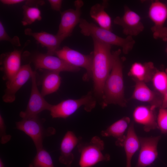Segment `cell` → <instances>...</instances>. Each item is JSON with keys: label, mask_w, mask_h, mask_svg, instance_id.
<instances>
[{"label": "cell", "mask_w": 167, "mask_h": 167, "mask_svg": "<svg viewBox=\"0 0 167 167\" xmlns=\"http://www.w3.org/2000/svg\"><path fill=\"white\" fill-rule=\"evenodd\" d=\"M112 52V68L105 82L102 96L101 105L103 109L111 104L124 107L127 103L124 96L122 63L120 57L121 50L118 49Z\"/></svg>", "instance_id": "1"}, {"label": "cell", "mask_w": 167, "mask_h": 167, "mask_svg": "<svg viewBox=\"0 0 167 167\" xmlns=\"http://www.w3.org/2000/svg\"><path fill=\"white\" fill-rule=\"evenodd\" d=\"M93 42L92 78L95 94L102 97L104 85L111 71L113 55L111 45L95 38Z\"/></svg>", "instance_id": "2"}, {"label": "cell", "mask_w": 167, "mask_h": 167, "mask_svg": "<svg viewBox=\"0 0 167 167\" xmlns=\"http://www.w3.org/2000/svg\"><path fill=\"white\" fill-rule=\"evenodd\" d=\"M79 27L82 34L85 36H91L104 43L121 47L123 52L127 54L132 49L135 41L131 36L126 38L121 37L111 31L98 26L95 24L88 22L81 18Z\"/></svg>", "instance_id": "3"}, {"label": "cell", "mask_w": 167, "mask_h": 167, "mask_svg": "<svg viewBox=\"0 0 167 167\" xmlns=\"http://www.w3.org/2000/svg\"><path fill=\"white\" fill-rule=\"evenodd\" d=\"M77 147L80 154V167H92L100 162L110 160L109 154L103 153L104 143L98 136L93 137L88 142H80Z\"/></svg>", "instance_id": "4"}, {"label": "cell", "mask_w": 167, "mask_h": 167, "mask_svg": "<svg viewBox=\"0 0 167 167\" xmlns=\"http://www.w3.org/2000/svg\"><path fill=\"white\" fill-rule=\"evenodd\" d=\"M96 101L91 92L77 99H69L55 105H51L49 111L53 118L66 119L75 113L80 107L90 112L96 105Z\"/></svg>", "instance_id": "5"}, {"label": "cell", "mask_w": 167, "mask_h": 167, "mask_svg": "<svg viewBox=\"0 0 167 167\" xmlns=\"http://www.w3.org/2000/svg\"><path fill=\"white\" fill-rule=\"evenodd\" d=\"M45 121L38 116L26 119H22L16 122V128L29 136L32 139L36 150L43 147V142L46 137L54 135L55 129L52 127L45 128L43 123Z\"/></svg>", "instance_id": "6"}, {"label": "cell", "mask_w": 167, "mask_h": 167, "mask_svg": "<svg viewBox=\"0 0 167 167\" xmlns=\"http://www.w3.org/2000/svg\"><path fill=\"white\" fill-rule=\"evenodd\" d=\"M55 55L73 66L85 69L86 72L83 76L84 80L88 81L92 78V52L89 54L85 55L69 47L64 46L58 50Z\"/></svg>", "instance_id": "7"}, {"label": "cell", "mask_w": 167, "mask_h": 167, "mask_svg": "<svg viewBox=\"0 0 167 167\" xmlns=\"http://www.w3.org/2000/svg\"><path fill=\"white\" fill-rule=\"evenodd\" d=\"M148 15L154 24L151 28L154 38L167 40V28L164 26L167 19L166 5L159 1L153 2L149 6Z\"/></svg>", "instance_id": "8"}, {"label": "cell", "mask_w": 167, "mask_h": 167, "mask_svg": "<svg viewBox=\"0 0 167 167\" xmlns=\"http://www.w3.org/2000/svg\"><path fill=\"white\" fill-rule=\"evenodd\" d=\"M31 78L32 86L29 101L25 110L21 111L19 114L22 119L38 116V114L45 110L49 111L52 105L45 99L38 89L35 71H34Z\"/></svg>", "instance_id": "9"}, {"label": "cell", "mask_w": 167, "mask_h": 167, "mask_svg": "<svg viewBox=\"0 0 167 167\" xmlns=\"http://www.w3.org/2000/svg\"><path fill=\"white\" fill-rule=\"evenodd\" d=\"M75 9H69L60 12L61 21L57 35L64 40L71 36L81 18V8L84 2L80 0L74 2Z\"/></svg>", "instance_id": "10"}, {"label": "cell", "mask_w": 167, "mask_h": 167, "mask_svg": "<svg viewBox=\"0 0 167 167\" xmlns=\"http://www.w3.org/2000/svg\"><path fill=\"white\" fill-rule=\"evenodd\" d=\"M32 61L36 69H44L50 71L61 72H75L80 68L73 66L58 57L46 54L39 53L33 58Z\"/></svg>", "instance_id": "11"}, {"label": "cell", "mask_w": 167, "mask_h": 167, "mask_svg": "<svg viewBox=\"0 0 167 167\" xmlns=\"http://www.w3.org/2000/svg\"><path fill=\"white\" fill-rule=\"evenodd\" d=\"M113 23L121 26L123 34L127 36H136L144 29L139 15L127 6H124L122 16L116 17L113 20Z\"/></svg>", "instance_id": "12"}, {"label": "cell", "mask_w": 167, "mask_h": 167, "mask_svg": "<svg viewBox=\"0 0 167 167\" xmlns=\"http://www.w3.org/2000/svg\"><path fill=\"white\" fill-rule=\"evenodd\" d=\"M33 72L30 64L22 66L18 73L11 79L6 81V88L2 97L3 101L6 103L14 102L16 93L31 78Z\"/></svg>", "instance_id": "13"}, {"label": "cell", "mask_w": 167, "mask_h": 167, "mask_svg": "<svg viewBox=\"0 0 167 167\" xmlns=\"http://www.w3.org/2000/svg\"><path fill=\"white\" fill-rule=\"evenodd\" d=\"M160 136L139 137L140 148L135 167H146L151 165L157 158V147Z\"/></svg>", "instance_id": "14"}, {"label": "cell", "mask_w": 167, "mask_h": 167, "mask_svg": "<svg viewBox=\"0 0 167 167\" xmlns=\"http://www.w3.org/2000/svg\"><path fill=\"white\" fill-rule=\"evenodd\" d=\"M22 50H15L1 56L0 69L3 73L2 79L7 81L11 79L19 71L22 66Z\"/></svg>", "instance_id": "15"}, {"label": "cell", "mask_w": 167, "mask_h": 167, "mask_svg": "<svg viewBox=\"0 0 167 167\" xmlns=\"http://www.w3.org/2000/svg\"><path fill=\"white\" fill-rule=\"evenodd\" d=\"M154 107L140 105L136 107L133 112V117L136 123L143 126L144 130L148 132L158 128L156 115Z\"/></svg>", "instance_id": "16"}, {"label": "cell", "mask_w": 167, "mask_h": 167, "mask_svg": "<svg viewBox=\"0 0 167 167\" xmlns=\"http://www.w3.org/2000/svg\"><path fill=\"white\" fill-rule=\"evenodd\" d=\"M81 137H77L71 131H68L63 138L60 146V163L66 165H71L74 159L72 151L81 142Z\"/></svg>", "instance_id": "17"}, {"label": "cell", "mask_w": 167, "mask_h": 167, "mask_svg": "<svg viewBox=\"0 0 167 167\" xmlns=\"http://www.w3.org/2000/svg\"><path fill=\"white\" fill-rule=\"evenodd\" d=\"M24 33L33 37L43 47H46L47 54L55 55L56 52L60 48V45L64 40L59 36L53 35L45 32H33L29 28L26 29Z\"/></svg>", "instance_id": "18"}, {"label": "cell", "mask_w": 167, "mask_h": 167, "mask_svg": "<svg viewBox=\"0 0 167 167\" xmlns=\"http://www.w3.org/2000/svg\"><path fill=\"white\" fill-rule=\"evenodd\" d=\"M131 98L149 103L151 106L156 108L161 107L162 101V98H160L158 94L150 89L145 83L140 82H135Z\"/></svg>", "instance_id": "19"}, {"label": "cell", "mask_w": 167, "mask_h": 167, "mask_svg": "<svg viewBox=\"0 0 167 167\" xmlns=\"http://www.w3.org/2000/svg\"><path fill=\"white\" fill-rule=\"evenodd\" d=\"M156 70L151 62L143 63L135 62L131 65L128 75L135 82L145 83L152 80Z\"/></svg>", "instance_id": "20"}, {"label": "cell", "mask_w": 167, "mask_h": 167, "mask_svg": "<svg viewBox=\"0 0 167 167\" xmlns=\"http://www.w3.org/2000/svg\"><path fill=\"white\" fill-rule=\"evenodd\" d=\"M120 146L124 148L126 158V167H132V158L140 147V142L132 122L128 127L127 133Z\"/></svg>", "instance_id": "21"}, {"label": "cell", "mask_w": 167, "mask_h": 167, "mask_svg": "<svg viewBox=\"0 0 167 167\" xmlns=\"http://www.w3.org/2000/svg\"><path fill=\"white\" fill-rule=\"evenodd\" d=\"M130 122L129 117H124L113 123L105 130L102 131L101 135L103 137L112 136L116 138V145L120 146L125 136V132L129 126Z\"/></svg>", "instance_id": "22"}, {"label": "cell", "mask_w": 167, "mask_h": 167, "mask_svg": "<svg viewBox=\"0 0 167 167\" xmlns=\"http://www.w3.org/2000/svg\"><path fill=\"white\" fill-rule=\"evenodd\" d=\"M108 4V2L106 0L103 1L102 3L94 4L91 7L89 14L99 27L111 31V18L105 10Z\"/></svg>", "instance_id": "23"}, {"label": "cell", "mask_w": 167, "mask_h": 167, "mask_svg": "<svg viewBox=\"0 0 167 167\" xmlns=\"http://www.w3.org/2000/svg\"><path fill=\"white\" fill-rule=\"evenodd\" d=\"M60 72L48 71L44 75L41 93L43 97L57 91L61 84Z\"/></svg>", "instance_id": "24"}, {"label": "cell", "mask_w": 167, "mask_h": 167, "mask_svg": "<svg viewBox=\"0 0 167 167\" xmlns=\"http://www.w3.org/2000/svg\"><path fill=\"white\" fill-rule=\"evenodd\" d=\"M36 152L28 167H54L50 155L43 148Z\"/></svg>", "instance_id": "25"}, {"label": "cell", "mask_w": 167, "mask_h": 167, "mask_svg": "<svg viewBox=\"0 0 167 167\" xmlns=\"http://www.w3.org/2000/svg\"><path fill=\"white\" fill-rule=\"evenodd\" d=\"M23 18L22 23L24 26L30 25L36 20L41 19V13L40 9L36 7L24 5Z\"/></svg>", "instance_id": "26"}, {"label": "cell", "mask_w": 167, "mask_h": 167, "mask_svg": "<svg viewBox=\"0 0 167 167\" xmlns=\"http://www.w3.org/2000/svg\"><path fill=\"white\" fill-rule=\"evenodd\" d=\"M151 81L155 90L163 97L167 88V69L165 71L157 69Z\"/></svg>", "instance_id": "27"}, {"label": "cell", "mask_w": 167, "mask_h": 167, "mask_svg": "<svg viewBox=\"0 0 167 167\" xmlns=\"http://www.w3.org/2000/svg\"><path fill=\"white\" fill-rule=\"evenodd\" d=\"M159 128L163 134L167 133V109L160 108L157 118Z\"/></svg>", "instance_id": "28"}, {"label": "cell", "mask_w": 167, "mask_h": 167, "mask_svg": "<svg viewBox=\"0 0 167 167\" xmlns=\"http://www.w3.org/2000/svg\"><path fill=\"white\" fill-rule=\"evenodd\" d=\"M0 40L8 41L12 45L17 46L21 45L19 37L17 36L11 38L7 34L1 21H0Z\"/></svg>", "instance_id": "29"}, {"label": "cell", "mask_w": 167, "mask_h": 167, "mask_svg": "<svg viewBox=\"0 0 167 167\" xmlns=\"http://www.w3.org/2000/svg\"><path fill=\"white\" fill-rule=\"evenodd\" d=\"M0 142L2 144L8 142L11 139V136L7 135L6 132V126L4 120L2 115H0Z\"/></svg>", "instance_id": "30"}, {"label": "cell", "mask_w": 167, "mask_h": 167, "mask_svg": "<svg viewBox=\"0 0 167 167\" xmlns=\"http://www.w3.org/2000/svg\"><path fill=\"white\" fill-rule=\"evenodd\" d=\"M48 2L53 10L57 11H60L63 2L62 0H49Z\"/></svg>", "instance_id": "31"}, {"label": "cell", "mask_w": 167, "mask_h": 167, "mask_svg": "<svg viewBox=\"0 0 167 167\" xmlns=\"http://www.w3.org/2000/svg\"><path fill=\"white\" fill-rule=\"evenodd\" d=\"M24 0H1L2 3L8 5H11L20 3L24 2Z\"/></svg>", "instance_id": "32"}, {"label": "cell", "mask_w": 167, "mask_h": 167, "mask_svg": "<svg viewBox=\"0 0 167 167\" xmlns=\"http://www.w3.org/2000/svg\"><path fill=\"white\" fill-rule=\"evenodd\" d=\"M161 108H167V88L163 96L162 103Z\"/></svg>", "instance_id": "33"}, {"label": "cell", "mask_w": 167, "mask_h": 167, "mask_svg": "<svg viewBox=\"0 0 167 167\" xmlns=\"http://www.w3.org/2000/svg\"><path fill=\"white\" fill-rule=\"evenodd\" d=\"M0 167H4V163L1 158H0Z\"/></svg>", "instance_id": "34"}, {"label": "cell", "mask_w": 167, "mask_h": 167, "mask_svg": "<svg viewBox=\"0 0 167 167\" xmlns=\"http://www.w3.org/2000/svg\"><path fill=\"white\" fill-rule=\"evenodd\" d=\"M66 167H71V165H66Z\"/></svg>", "instance_id": "35"}, {"label": "cell", "mask_w": 167, "mask_h": 167, "mask_svg": "<svg viewBox=\"0 0 167 167\" xmlns=\"http://www.w3.org/2000/svg\"><path fill=\"white\" fill-rule=\"evenodd\" d=\"M166 52L167 53V48H166Z\"/></svg>", "instance_id": "36"}]
</instances>
